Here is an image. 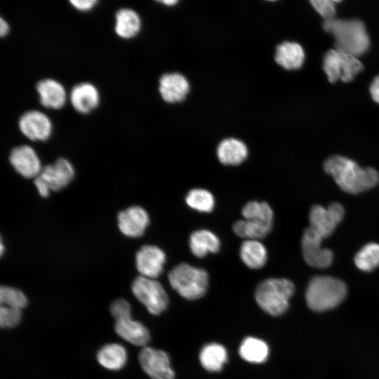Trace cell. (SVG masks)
Masks as SVG:
<instances>
[{
  "instance_id": "obj_1",
  "label": "cell",
  "mask_w": 379,
  "mask_h": 379,
  "mask_svg": "<svg viewBox=\"0 0 379 379\" xmlns=\"http://www.w3.org/2000/svg\"><path fill=\"white\" fill-rule=\"evenodd\" d=\"M324 171L331 175L340 189L350 194H358L375 187L379 175L373 168H361L354 161L343 156H333L326 160Z\"/></svg>"
},
{
  "instance_id": "obj_2",
  "label": "cell",
  "mask_w": 379,
  "mask_h": 379,
  "mask_svg": "<svg viewBox=\"0 0 379 379\" xmlns=\"http://www.w3.org/2000/svg\"><path fill=\"white\" fill-rule=\"evenodd\" d=\"M323 28L333 35L335 49L359 56L370 47V39L364 22L357 19L343 20L335 18L324 20Z\"/></svg>"
},
{
  "instance_id": "obj_3",
  "label": "cell",
  "mask_w": 379,
  "mask_h": 379,
  "mask_svg": "<svg viewBox=\"0 0 379 379\" xmlns=\"http://www.w3.org/2000/svg\"><path fill=\"white\" fill-rule=\"evenodd\" d=\"M346 295V285L340 279L330 276H315L308 284L305 299L311 310L324 312L335 307Z\"/></svg>"
},
{
  "instance_id": "obj_4",
  "label": "cell",
  "mask_w": 379,
  "mask_h": 379,
  "mask_svg": "<svg viewBox=\"0 0 379 379\" xmlns=\"http://www.w3.org/2000/svg\"><path fill=\"white\" fill-rule=\"evenodd\" d=\"M295 292L292 281L284 278H270L262 281L257 287L255 298L260 307L272 316L284 314Z\"/></svg>"
},
{
  "instance_id": "obj_5",
  "label": "cell",
  "mask_w": 379,
  "mask_h": 379,
  "mask_svg": "<svg viewBox=\"0 0 379 379\" xmlns=\"http://www.w3.org/2000/svg\"><path fill=\"white\" fill-rule=\"evenodd\" d=\"M171 287L182 298L194 300L203 297L208 286V274L199 267L180 263L168 275Z\"/></svg>"
},
{
  "instance_id": "obj_6",
  "label": "cell",
  "mask_w": 379,
  "mask_h": 379,
  "mask_svg": "<svg viewBox=\"0 0 379 379\" xmlns=\"http://www.w3.org/2000/svg\"><path fill=\"white\" fill-rule=\"evenodd\" d=\"M364 66L358 57L336 49L328 50L323 59V69L330 83L340 79L350 82L361 72Z\"/></svg>"
},
{
  "instance_id": "obj_7",
  "label": "cell",
  "mask_w": 379,
  "mask_h": 379,
  "mask_svg": "<svg viewBox=\"0 0 379 379\" xmlns=\"http://www.w3.org/2000/svg\"><path fill=\"white\" fill-rule=\"evenodd\" d=\"M74 174L72 164L67 159L60 158L54 164L43 167L34 183L39 194L47 197L50 191H59L65 187L73 180Z\"/></svg>"
},
{
  "instance_id": "obj_8",
  "label": "cell",
  "mask_w": 379,
  "mask_h": 379,
  "mask_svg": "<svg viewBox=\"0 0 379 379\" xmlns=\"http://www.w3.org/2000/svg\"><path fill=\"white\" fill-rule=\"evenodd\" d=\"M135 298L154 315L162 313L168 307V297L163 286L154 279L136 277L131 285Z\"/></svg>"
},
{
  "instance_id": "obj_9",
  "label": "cell",
  "mask_w": 379,
  "mask_h": 379,
  "mask_svg": "<svg viewBox=\"0 0 379 379\" xmlns=\"http://www.w3.org/2000/svg\"><path fill=\"white\" fill-rule=\"evenodd\" d=\"M344 214V208L337 202L331 204L326 208L315 205L310 211L309 227L324 239L333 232L337 225L342 221Z\"/></svg>"
},
{
  "instance_id": "obj_10",
  "label": "cell",
  "mask_w": 379,
  "mask_h": 379,
  "mask_svg": "<svg viewBox=\"0 0 379 379\" xmlns=\"http://www.w3.org/2000/svg\"><path fill=\"white\" fill-rule=\"evenodd\" d=\"M138 359L142 370L152 379L175 378L170 358L164 351L144 347L139 353Z\"/></svg>"
},
{
  "instance_id": "obj_11",
  "label": "cell",
  "mask_w": 379,
  "mask_h": 379,
  "mask_svg": "<svg viewBox=\"0 0 379 379\" xmlns=\"http://www.w3.org/2000/svg\"><path fill=\"white\" fill-rule=\"evenodd\" d=\"M323 238L309 227L303 232L301 248L305 262L316 268H326L333 262V253L328 248L321 246Z\"/></svg>"
},
{
  "instance_id": "obj_12",
  "label": "cell",
  "mask_w": 379,
  "mask_h": 379,
  "mask_svg": "<svg viewBox=\"0 0 379 379\" xmlns=\"http://www.w3.org/2000/svg\"><path fill=\"white\" fill-rule=\"evenodd\" d=\"M21 133L33 141H45L52 133L53 126L49 117L39 110L25 112L18 120Z\"/></svg>"
},
{
  "instance_id": "obj_13",
  "label": "cell",
  "mask_w": 379,
  "mask_h": 379,
  "mask_svg": "<svg viewBox=\"0 0 379 379\" xmlns=\"http://www.w3.org/2000/svg\"><path fill=\"white\" fill-rule=\"evenodd\" d=\"M166 254L162 249L154 245L142 246L135 255L136 268L140 276L154 279L163 272Z\"/></svg>"
},
{
  "instance_id": "obj_14",
  "label": "cell",
  "mask_w": 379,
  "mask_h": 379,
  "mask_svg": "<svg viewBox=\"0 0 379 379\" xmlns=\"http://www.w3.org/2000/svg\"><path fill=\"white\" fill-rule=\"evenodd\" d=\"M9 161L15 170L26 178H36L43 168L36 151L26 145L14 147Z\"/></svg>"
},
{
  "instance_id": "obj_15",
  "label": "cell",
  "mask_w": 379,
  "mask_h": 379,
  "mask_svg": "<svg viewBox=\"0 0 379 379\" xmlns=\"http://www.w3.org/2000/svg\"><path fill=\"white\" fill-rule=\"evenodd\" d=\"M117 220L121 232L133 238L141 237L149 223L147 212L139 206H132L119 212Z\"/></svg>"
},
{
  "instance_id": "obj_16",
  "label": "cell",
  "mask_w": 379,
  "mask_h": 379,
  "mask_svg": "<svg viewBox=\"0 0 379 379\" xmlns=\"http://www.w3.org/2000/svg\"><path fill=\"white\" fill-rule=\"evenodd\" d=\"M69 100L74 109L81 114H88L94 110L100 102V94L97 88L88 82L75 85L69 93Z\"/></svg>"
},
{
  "instance_id": "obj_17",
  "label": "cell",
  "mask_w": 379,
  "mask_h": 379,
  "mask_svg": "<svg viewBox=\"0 0 379 379\" xmlns=\"http://www.w3.org/2000/svg\"><path fill=\"white\" fill-rule=\"evenodd\" d=\"M40 103L45 107L59 109L65 104L67 93L62 84L53 79H44L36 85Z\"/></svg>"
},
{
  "instance_id": "obj_18",
  "label": "cell",
  "mask_w": 379,
  "mask_h": 379,
  "mask_svg": "<svg viewBox=\"0 0 379 379\" xmlns=\"http://www.w3.org/2000/svg\"><path fill=\"white\" fill-rule=\"evenodd\" d=\"M189 83L178 73L165 74L159 79V91L167 102L174 103L183 100L188 91Z\"/></svg>"
},
{
  "instance_id": "obj_19",
  "label": "cell",
  "mask_w": 379,
  "mask_h": 379,
  "mask_svg": "<svg viewBox=\"0 0 379 379\" xmlns=\"http://www.w3.org/2000/svg\"><path fill=\"white\" fill-rule=\"evenodd\" d=\"M114 330L126 341L137 346H145L150 339L147 327L131 318L116 321Z\"/></svg>"
},
{
  "instance_id": "obj_20",
  "label": "cell",
  "mask_w": 379,
  "mask_h": 379,
  "mask_svg": "<svg viewBox=\"0 0 379 379\" xmlns=\"http://www.w3.org/2000/svg\"><path fill=\"white\" fill-rule=\"evenodd\" d=\"M275 60L287 70L298 69L304 63L305 52L298 43L284 41L277 47Z\"/></svg>"
},
{
  "instance_id": "obj_21",
  "label": "cell",
  "mask_w": 379,
  "mask_h": 379,
  "mask_svg": "<svg viewBox=\"0 0 379 379\" xmlns=\"http://www.w3.org/2000/svg\"><path fill=\"white\" fill-rule=\"evenodd\" d=\"M189 245L192 253L196 257L204 258L209 253H217L220 247V241L213 232L199 230L190 235Z\"/></svg>"
},
{
  "instance_id": "obj_22",
  "label": "cell",
  "mask_w": 379,
  "mask_h": 379,
  "mask_svg": "<svg viewBox=\"0 0 379 379\" xmlns=\"http://www.w3.org/2000/svg\"><path fill=\"white\" fill-rule=\"evenodd\" d=\"M219 161L225 165L236 166L241 164L248 156L246 145L235 138L222 140L217 149Z\"/></svg>"
},
{
  "instance_id": "obj_23",
  "label": "cell",
  "mask_w": 379,
  "mask_h": 379,
  "mask_svg": "<svg viewBox=\"0 0 379 379\" xmlns=\"http://www.w3.org/2000/svg\"><path fill=\"white\" fill-rule=\"evenodd\" d=\"M140 28V16L134 10L123 8L117 11L114 31L119 37L132 39L139 33Z\"/></svg>"
},
{
  "instance_id": "obj_24",
  "label": "cell",
  "mask_w": 379,
  "mask_h": 379,
  "mask_svg": "<svg viewBox=\"0 0 379 379\" xmlns=\"http://www.w3.org/2000/svg\"><path fill=\"white\" fill-rule=\"evenodd\" d=\"M239 255L242 262L249 268H262L267 260V251L258 240L246 239L241 245Z\"/></svg>"
},
{
  "instance_id": "obj_25",
  "label": "cell",
  "mask_w": 379,
  "mask_h": 379,
  "mask_svg": "<svg viewBox=\"0 0 379 379\" xmlns=\"http://www.w3.org/2000/svg\"><path fill=\"white\" fill-rule=\"evenodd\" d=\"M125 347L117 343H110L101 347L97 353V360L104 368L111 371L122 368L127 361Z\"/></svg>"
},
{
  "instance_id": "obj_26",
  "label": "cell",
  "mask_w": 379,
  "mask_h": 379,
  "mask_svg": "<svg viewBox=\"0 0 379 379\" xmlns=\"http://www.w3.org/2000/svg\"><path fill=\"white\" fill-rule=\"evenodd\" d=\"M201 366L211 372L222 370L227 361V352L224 346L219 343H211L204 345L199 353Z\"/></svg>"
},
{
  "instance_id": "obj_27",
  "label": "cell",
  "mask_w": 379,
  "mask_h": 379,
  "mask_svg": "<svg viewBox=\"0 0 379 379\" xmlns=\"http://www.w3.org/2000/svg\"><path fill=\"white\" fill-rule=\"evenodd\" d=\"M272 223L258 219H244L234 224L233 230L240 237L258 240L268 234L272 229Z\"/></svg>"
},
{
  "instance_id": "obj_28",
  "label": "cell",
  "mask_w": 379,
  "mask_h": 379,
  "mask_svg": "<svg viewBox=\"0 0 379 379\" xmlns=\"http://www.w3.org/2000/svg\"><path fill=\"white\" fill-rule=\"evenodd\" d=\"M269 352L267 343L254 337L246 338L239 349L240 357L244 360L253 364L265 362L269 356Z\"/></svg>"
},
{
  "instance_id": "obj_29",
  "label": "cell",
  "mask_w": 379,
  "mask_h": 379,
  "mask_svg": "<svg viewBox=\"0 0 379 379\" xmlns=\"http://www.w3.org/2000/svg\"><path fill=\"white\" fill-rule=\"evenodd\" d=\"M355 265L361 271L371 272L379 266V244L368 243L354 255Z\"/></svg>"
},
{
  "instance_id": "obj_30",
  "label": "cell",
  "mask_w": 379,
  "mask_h": 379,
  "mask_svg": "<svg viewBox=\"0 0 379 379\" xmlns=\"http://www.w3.org/2000/svg\"><path fill=\"white\" fill-rule=\"evenodd\" d=\"M187 204L192 209L201 213H209L215 206L213 195L202 188H194L188 192L185 197Z\"/></svg>"
},
{
  "instance_id": "obj_31",
  "label": "cell",
  "mask_w": 379,
  "mask_h": 379,
  "mask_svg": "<svg viewBox=\"0 0 379 379\" xmlns=\"http://www.w3.org/2000/svg\"><path fill=\"white\" fill-rule=\"evenodd\" d=\"M244 219H258L273 222L274 213L265 201H252L246 204L241 210Z\"/></svg>"
},
{
  "instance_id": "obj_32",
  "label": "cell",
  "mask_w": 379,
  "mask_h": 379,
  "mask_svg": "<svg viewBox=\"0 0 379 379\" xmlns=\"http://www.w3.org/2000/svg\"><path fill=\"white\" fill-rule=\"evenodd\" d=\"M1 305L22 310L27 305L25 293L14 287L2 286L0 289Z\"/></svg>"
},
{
  "instance_id": "obj_33",
  "label": "cell",
  "mask_w": 379,
  "mask_h": 379,
  "mask_svg": "<svg viewBox=\"0 0 379 379\" xmlns=\"http://www.w3.org/2000/svg\"><path fill=\"white\" fill-rule=\"evenodd\" d=\"M22 319V310L1 305L0 325L3 328L16 326Z\"/></svg>"
},
{
  "instance_id": "obj_34",
  "label": "cell",
  "mask_w": 379,
  "mask_h": 379,
  "mask_svg": "<svg viewBox=\"0 0 379 379\" xmlns=\"http://www.w3.org/2000/svg\"><path fill=\"white\" fill-rule=\"evenodd\" d=\"M314 10L324 20L333 19L336 13V4L340 1L335 0H312L310 1Z\"/></svg>"
},
{
  "instance_id": "obj_35",
  "label": "cell",
  "mask_w": 379,
  "mask_h": 379,
  "mask_svg": "<svg viewBox=\"0 0 379 379\" xmlns=\"http://www.w3.org/2000/svg\"><path fill=\"white\" fill-rule=\"evenodd\" d=\"M110 312L116 321L131 318V305L123 298L117 299L112 303Z\"/></svg>"
},
{
  "instance_id": "obj_36",
  "label": "cell",
  "mask_w": 379,
  "mask_h": 379,
  "mask_svg": "<svg viewBox=\"0 0 379 379\" xmlns=\"http://www.w3.org/2000/svg\"><path fill=\"white\" fill-rule=\"evenodd\" d=\"M98 1L97 0H71L69 3L79 11H88L93 9Z\"/></svg>"
},
{
  "instance_id": "obj_37",
  "label": "cell",
  "mask_w": 379,
  "mask_h": 379,
  "mask_svg": "<svg viewBox=\"0 0 379 379\" xmlns=\"http://www.w3.org/2000/svg\"><path fill=\"white\" fill-rule=\"evenodd\" d=\"M369 91L373 100L379 104V76L373 79L370 85Z\"/></svg>"
},
{
  "instance_id": "obj_38",
  "label": "cell",
  "mask_w": 379,
  "mask_h": 379,
  "mask_svg": "<svg viewBox=\"0 0 379 379\" xmlns=\"http://www.w3.org/2000/svg\"><path fill=\"white\" fill-rule=\"evenodd\" d=\"M9 32V25L8 22L2 18H0V35L1 37L5 36Z\"/></svg>"
},
{
  "instance_id": "obj_39",
  "label": "cell",
  "mask_w": 379,
  "mask_h": 379,
  "mask_svg": "<svg viewBox=\"0 0 379 379\" xmlns=\"http://www.w3.org/2000/svg\"><path fill=\"white\" fill-rule=\"evenodd\" d=\"M161 3L166 4L167 6H173L178 3V1L175 0H166V1H161Z\"/></svg>"
}]
</instances>
